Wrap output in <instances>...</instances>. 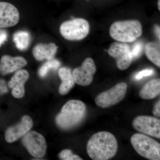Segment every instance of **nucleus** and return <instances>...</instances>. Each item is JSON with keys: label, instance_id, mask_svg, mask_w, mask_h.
<instances>
[{"label": "nucleus", "instance_id": "f257e3e1", "mask_svg": "<svg viewBox=\"0 0 160 160\" xmlns=\"http://www.w3.org/2000/svg\"><path fill=\"white\" fill-rule=\"evenodd\" d=\"M118 143L113 134L102 131L93 134L87 144L86 150L89 157L93 160H108L116 154Z\"/></svg>", "mask_w": 160, "mask_h": 160}, {"label": "nucleus", "instance_id": "f03ea898", "mask_svg": "<svg viewBox=\"0 0 160 160\" xmlns=\"http://www.w3.org/2000/svg\"><path fill=\"white\" fill-rule=\"evenodd\" d=\"M86 113V106L82 102L70 100L63 106L56 118V122L61 129H71L82 121Z\"/></svg>", "mask_w": 160, "mask_h": 160}, {"label": "nucleus", "instance_id": "7ed1b4c3", "mask_svg": "<svg viewBox=\"0 0 160 160\" xmlns=\"http://www.w3.org/2000/svg\"><path fill=\"white\" fill-rule=\"evenodd\" d=\"M110 36L121 42H132L142 33V24L138 20L118 21L112 24L109 30Z\"/></svg>", "mask_w": 160, "mask_h": 160}, {"label": "nucleus", "instance_id": "20e7f679", "mask_svg": "<svg viewBox=\"0 0 160 160\" xmlns=\"http://www.w3.org/2000/svg\"><path fill=\"white\" fill-rule=\"evenodd\" d=\"M135 150L141 156L150 160H160V145L155 140L142 133H136L131 138Z\"/></svg>", "mask_w": 160, "mask_h": 160}, {"label": "nucleus", "instance_id": "39448f33", "mask_svg": "<svg viewBox=\"0 0 160 160\" xmlns=\"http://www.w3.org/2000/svg\"><path fill=\"white\" fill-rule=\"evenodd\" d=\"M90 26L88 21L83 18H74L62 23L60 32L62 36L70 41H80L89 33Z\"/></svg>", "mask_w": 160, "mask_h": 160}, {"label": "nucleus", "instance_id": "423d86ee", "mask_svg": "<svg viewBox=\"0 0 160 160\" xmlns=\"http://www.w3.org/2000/svg\"><path fill=\"white\" fill-rule=\"evenodd\" d=\"M127 89L126 83H118L98 95L95 99L96 104L102 108H109L116 105L124 98Z\"/></svg>", "mask_w": 160, "mask_h": 160}, {"label": "nucleus", "instance_id": "0eeeda50", "mask_svg": "<svg viewBox=\"0 0 160 160\" xmlns=\"http://www.w3.org/2000/svg\"><path fill=\"white\" fill-rule=\"evenodd\" d=\"M22 142L30 154L34 157L42 158L45 155L47 149L46 139L38 132H28L23 136Z\"/></svg>", "mask_w": 160, "mask_h": 160}, {"label": "nucleus", "instance_id": "6e6552de", "mask_svg": "<svg viewBox=\"0 0 160 160\" xmlns=\"http://www.w3.org/2000/svg\"><path fill=\"white\" fill-rule=\"evenodd\" d=\"M108 53L116 60L118 68L120 70L128 69L133 60L131 49L126 43H112L108 50Z\"/></svg>", "mask_w": 160, "mask_h": 160}, {"label": "nucleus", "instance_id": "1a4fd4ad", "mask_svg": "<svg viewBox=\"0 0 160 160\" xmlns=\"http://www.w3.org/2000/svg\"><path fill=\"white\" fill-rule=\"evenodd\" d=\"M132 126L141 133L160 138L159 119L153 117L140 116L133 120Z\"/></svg>", "mask_w": 160, "mask_h": 160}, {"label": "nucleus", "instance_id": "9d476101", "mask_svg": "<svg viewBox=\"0 0 160 160\" xmlns=\"http://www.w3.org/2000/svg\"><path fill=\"white\" fill-rule=\"evenodd\" d=\"M96 71V66L94 61L91 58H87L82 66L76 68L72 71L75 82L80 86H89L92 82Z\"/></svg>", "mask_w": 160, "mask_h": 160}, {"label": "nucleus", "instance_id": "9b49d317", "mask_svg": "<svg viewBox=\"0 0 160 160\" xmlns=\"http://www.w3.org/2000/svg\"><path fill=\"white\" fill-rule=\"evenodd\" d=\"M19 18V12L16 7L9 3L0 2V28L15 26Z\"/></svg>", "mask_w": 160, "mask_h": 160}, {"label": "nucleus", "instance_id": "f8f14e48", "mask_svg": "<svg viewBox=\"0 0 160 160\" xmlns=\"http://www.w3.org/2000/svg\"><path fill=\"white\" fill-rule=\"evenodd\" d=\"M33 121L28 115L23 116L21 122L16 126L9 127L5 132V139L8 143H12L22 137L31 129Z\"/></svg>", "mask_w": 160, "mask_h": 160}, {"label": "nucleus", "instance_id": "ddd939ff", "mask_svg": "<svg viewBox=\"0 0 160 160\" xmlns=\"http://www.w3.org/2000/svg\"><path fill=\"white\" fill-rule=\"evenodd\" d=\"M29 78L28 72L20 69L15 72L8 83V86L12 89V94L14 98H21L25 95L24 85Z\"/></svg>", "mask_w": 160, "mask_h": 160}, {"label": "nucleus", "instance_id": "4468645a", "mask_svg": "<svg viewBox=\"0 0 160 160\" xmlns=\"http://www.w3.org/2000/svg\"><path fill=\"white\" fill-rule=\"evenodd\" d=\"M27 62L22 57H12L3 56L0 60V74L5 75L18 70L27 65Z\"/></svg>", "mask_w": 160, "mask_h": 160}, {"label": "nucleus", "instance_id": "2eb2a0df", "mask_svg": "<svg viewBox=\"0 0 160 160\" xmlns=\"http://www.w3.org/2000/svg\"><path fill=\"white\" fill-rule=\"evenodd\" d=\"M58 48V46L53 43L48 44H39L35 46L32 53L35 58L38 61L51 60L54 58Z\"/></svg>", "mask_w": 160, "mask_h": 160}, {"label": "nucleus", "instance_id": "dca6fc26", "mask_svg": "<svg viewBox=\"0 0 160 160\" xmlns=\"http://www.w3.org/2000/svg\"><path fill=\"white\" fill-rule=\"evenodd\" d=\"M58 75L62 81L59 88V92L62 95L67 94L75 84L71 69L67 67H63L59 70Z\"/></svg>", "mask_w": 160, "mask_h": 160}, {"label": "nucleus", "instance_id": "f3484780", "mask_svg": "<svg viewBox=\"0 0 160 160\" xmlns=\"http://www.w3.org/2000/svg\"><path fill=\"white\" fill-rule=\"evenodd\" d=\"M160 93V80L154 79L146 83L140 91L139 95L143 99L154 98Z\"/></svg>", "mask_w": 160, "mask_h": 160}, {"label": "nucleus", "instance_id": "a211bd4d", "mask_svg": "<svg viewBox=\"0 0 160 160\" xmlns=\"http://www.w3.org/2000/svg\"><path fill=\"white\" fill-rule=\"evenodd\" d=\"M13 41L19 50L24 51L29 47L31 42V37L28 32L18 31L13 34Z\"/></svg>", "mask_w": 160, "mask_h": 160}, {"label": "nucleus", "instance_id": "6ab92c4d", "mask_svg": "<svg viewBox=\"0 0 160 160\" xmlns=\"http://www.w3.org/2000/svg\"><path fill=\"white\" fill-rule=\"evenodd\" d=\"M145 53L147 58L160 68V44L154 42L148 43L145 47Z\"/></svg>", "mask_w": 160, "mask_h": 160}, {"label": "nucleus", "instance_id": "aec40b11", "mask_svg": "<svg viewBox=\"0 0 160 160\" xmlns=\"http://www.w3.org/2000/svg\"><path fill=\"white\" fill-rule=\"evenodd\" d=\"M61 65L59 61L53 58L49 60L41 66L38 71V74L41 78L46 77L50 70H57Z\"/></svg>", "mask_w": 160, "mask_h": 160}, {"label": "nucleus", "instance_id": "412c9836", "mask_svg": "<svg viewBox=\"0 0 160 160\" xmlns=\"http://www.w3.org/2000/svg\"><path fill=\"white\" fill-rule=\"evenodd\" d=\"M60 158L63 160H82L79 156L73 154L69 149L62 150L59 155Z\"/></svg>", "mask_w": 160, "mask_h": 160}, {"label": "nucleus", "instance_id": "4be33fe9", "mask_svg": "<svg viewBox=\"0 0 160 160\" xmlns=\"http://www.w3.org/2000/svg\"><path fill=\"white\" fill-rule=\"evenodd\" d=\"M143 50V45L142 43L137 42L134 44L131 49L133 59L139 58Z\"/></svg>", "mask_w": 160, "mask_h": 160}, {"label": "nucleus", "instance_id": "5701e85b", "mask_svg": "<svg viewBox=\"0 0 160 160\" xmlns=\"http://www.w3.org/2000/svg\"><path fill=\"white\" fill-rule=\"evenodd\" d=\"M154 73V70L152 69H146L138 72L135 76V78L136 80H140L145 77L149 76Z\"/></svg>", "mask_w": 160, "mask_h": 160}, {"label": "nucleus", "instance_id": "b1692460", "mask_svg": "<svg viewBox=\"0 0 160 160\" xmlns=\"http://www.w3.org/2000/svg\"><path fill=\"white\" fill-rule=\"evenodd\" d=\"M8 38V33L6 30L0 28V47L3 45Z\"/></svg>", "mask_w": 160, "mask_h": 160}, {"label": "nucleus", "instance_id": "393cba45", "mask_svg": "<svg viewBox=\"0 0 160 160\" xmlns=\"http://www.w3.org/2000/svg\"><path fill=\"white\" fill-rule=\"evenodd\" d=\"M8 89L6 81L0 79V95L4 94L8 92Z\"/></svg>", "mask_w": 160, "mask_h": 160}, {"label": "nucleus", "instance_id": "a878e982", "mask_svg": "<svg viewBox=\"0 0 160 160\" xmlns=\"http://www.w3.org/2000/svg\"><path fill=\"white\" fill-rule=\"evenodd\" d=\"M152 113L155 116L157 117H160V101L159 100L155 105L154 106V108H153Z\"/></svg>", "mask_w": 160, "mask_h": 160}, {"label": "nucleus", "instance_id": "bb28decb", "mask_svg": "<svg viewBox=\"0 0 160 160\" xmlns=\"http://www.w3.org/2000/svg\"><path fill=\"white\" fill-rule=\"evenodd\" d=\"M160 29L159 26H155V31L156 34L157 36V37L159 39V40H160Z\"/></svg>", "mask_w": 160, "mask_h": 160}, {"label": "nucleus", "instance_id": "cd10ccee", "mask_svg": "<svg viewBox=\"0 0 160 160\" xmlns=\"http://www.w3.org/2000/svg\"><path fill=\"white\" fill-rule=\"evenodd\" d=\"M158 9H159V10H160V0H158Z\"/></svg>", "mask_w": 160, "mask_h": 160}]
</instances>
